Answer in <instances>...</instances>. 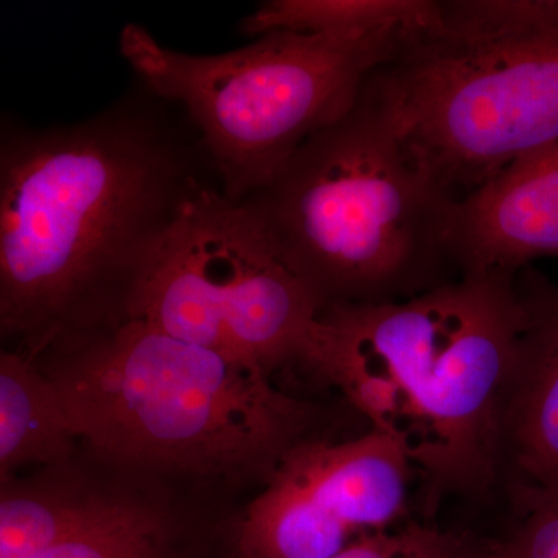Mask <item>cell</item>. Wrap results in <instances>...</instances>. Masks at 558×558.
<instances>
[{
  "label": "cell",
  "mask_w": 558,
  "mask_h": 558,
  "mask_svg": "<svg viewBox=\"0 0 558 558\" xmlns=\"http://www.w3.org/2000/svg\"><path fill=\"white\" fill-rule=\"evenodd\" d=\"M171 110L146 90L69 126H3V349L36 359L131 319L183 202L218 180Z\"/></svg>",
  "instance_id": "cell-1"
},
{
  "label": "cell",
  "mask_w": 558,
  "mask_h": 558,
  "mask_svg": "<svg viewBox=\"0 0 558 558\" xmlns=\"http://www.w3.org/2000/svg\"><path fill=\"white\" fill-rule=\"evenodd\" d=\"M517 275H462L398 303L319 312L300 369L395 442L429 523L505 484L502 414L523 311Z\"/></svg>",
  "instance_id": "cell-2"
},
{
  "label": "cell",
  "mask_w": 558,
  "mask_h": 558,
  "mask_svg": "<svg viewBox=\"0 0 558 558\" xmlns=\"http://www.w3.org/2000/svg\"><path fill=\"white\" fill-rule=\"evenodd\" d=\"M92 453L242 501L318 436L322 410L145 319L36 357Z\"/></svg>",
  "instance_id": "cell-3"
},
{
  "label": "cell",
  "mask_w": 558,
  "mask_h": 558,
  "mask_svg": "<svg viewBox=\"0 0 558 558\" xmlns=\"http://www.w3.org/2000/svg\"><path fill=\"white\" fill-rule=\"evenodd\" d=\"M245 201L323 310L398 303L461 277L453 201L411 161L365 86L343 119Z\"/></svg>",
  "instance_id": "cell-4"
},
{
  "label": "cell",
  "mask_w": 558,
  "mask_h": 558,
  "mask_svg": "<svg viewBox=\"0 0 558 558\" xmlns=\"http://www.w3.org/2000/svg\"><path fill=\"white\" fill-rule=\"evenodd\" d=\"M365 89L422 174L462 201L558 142V0H439Z\"/></svg>",
  "instance_id": "cell-5"
},
{
  "label": "cell",
  "mask_w": 558,
  "mask_h": 558,
  "mask_svg": "<svg viewBox=\"0 0 558 558\" xmlns=\"http://www.w3.org/2000/svg\"><path fill=\"white\" fill-rule=\"evenodd\" d=\"M413 33L271 32L227 53L191 54L126 24L119 46L143 87L189 120L223 194L245 201L343 119Z\"/></svg>",
  "instance_id": "cell-6"
},
{
  "label": "cell",
  "mask_w": 558,
  "mask_h": 558,
  "mask_svg": "<svg viewBox=\"0 0 558 558\" xmlns=\"http://www.w3.org/2000/svg\"><path fill=\"white\" fill-rule=\"evenodd\" d=\"M322 311L258 211L209 182L183 202L131 318L274 380L300 368Z\"/></svg>",
  "instance_id": "cell-7"
},
{
  "label": "cell",
  "mask_w": 558,
  "mask_h": 558,
  "mask_svg": "<svg viewBox=\"0 0 558 558\" xmlns=\"http://www.w3.org/2000/svg\"><path fill=\"white\" fill-rule=\"evenodd\" d=\"M416 478L380 433L295 447L238 509L231 558H330L365 535L398 526Z\"/></svg>",
  "instance_id": "cell-8"
},
{
  "label": "cell",
  "mask_w": 558,
  "mask_h": 558,
  "mask_svg": "<svg viewBox=\"0 0 558 558\" xmlns=\"http://www.w3.org/2000/svg\"><path fill=\"white\" fill-rule=\"evenodd\" d=\"M242 502L87 453L54 470L20 558H231Z\"/></svg>",
  "instance_id": "cell-9"
},
{
  "label": "cell",
  "mask_w": 558,
  "mask_h": 558,
  "mask_svg": "<svg viewBox=\"0 0 558 558\" xmlns=\"http://www.w3.org/2000/svg\"><path fill=\"white\" fill-rule=\"evenodd\" d=\"M450 247L459 274L517 275L558 259V142L512 161L453 202Z\"/></svg>",
  "instance_id": "cell-10"
},
{
  "label": "cell",
  "mask_w": 558,
  "mask_h": 558,
  "mask_svg": "<svg viewBox=\"0 0 558 558\" xmlns=\"http://www.w3.org/2000/svg\"><path fill=\"white\" fill-rule=\"evenodd\" d=\"M515 288L523 326L502 414L508 492L558 480V282L531 266Z\"/></svg>",
  "instance_id": "cell-11"
},
{
  "label": "cell",
  "mask_w": 558,
  "mask_h": 558,
  "mask_svg": "<svg viewBox=\"0 0 558 558\" xmlns=\"http://www.w3.org/2000/svg\"><path fill=\"white\" fill-rule=\"evenodd\" d=\"M81 440L60 388L24 352H0V483L72 458Z\"/></svg>",
  "instance_id": "cell-12"
},
{
  "label": "cell",
  "mask_w": 558,
  "mask_h": 558,
  "mask_svg": "<svg viewBox=\"0 0 558 558\" xmlns=\"http://www.w3.org/2000/svg\"><path fill=\"white\" fill-rule=\"evenodd\" d=\"M439 16V0H270L241 24L248 36L271 32L371 35L424 32Z\"/></svg>",
  "instance_id": "cell-13"
},
{
  "label": "cell",
  "mask_w": 558,
  "mask_h": 558,
  "mask_svg": "<svg viewBox=\"0 0 558 558\" xmlns=\"http://www.w3.org/2000/svg\"><path fill=\"white\" fill-rule=\"evenodd\" d=\"M517 521L487 558H558V480L509 492Z\"/></svg>",
  "instance_id": "cell-14"
},
{
  "label": "cell",
  "mask_w": 558,
  "mask_h": 558,
  "mask_svg": "<svg viewBox=\"0 0 558 558\" xmlns=\"http://www.w3.org/2000/svg\"><path fill=\"white\" fill-rule=\"evenodd\" d=\"M481 546L429 523L400 524L365 535L330 558H476Z\"/></svg>",
  "instance_id": "cell-15"
},
{
  "label": "cell",
  "mask_w": 558,
  "mask_h": 558,
  "mask_svg": "<svg viewBox=\"0 0 558 558\" xmlns=\"http://www.w3.org/2000/svg\"><path fill=\"white\" fill-rule=\"evenodd\" d=\"M476 558H487V546H483V548H481L478 557Z\"/></svg>",
  "instance_id": "cell-16"
}]
</instances>
